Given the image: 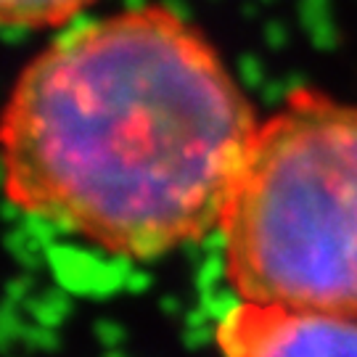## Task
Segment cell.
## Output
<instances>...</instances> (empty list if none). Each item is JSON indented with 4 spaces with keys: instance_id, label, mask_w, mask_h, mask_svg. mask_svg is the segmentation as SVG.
<instances>
[{
    "instance_id": "4",
    "label": "cell",
    "mask_w": 357,
    "mask_h": 357,
    "mask_svg": "<svg viewBox=\"0 0 357 357\" xmlns=\"http://www.w3.org/2000/svg\"><path fill=\"white\" fill-rule=\"evenodd\" d=\"M93 3L96 0H0V16L8 29L32 32L66 24Z\"/></svg>"
},
{
    "instance_id": "3",
    "label": "cell",
    "mask_w": 357,
    "mask_h": 357,
    "mask_svg": "<svg viewBox=\"0 0 357 357\" xmlns=\"http://www.w3.org/2000/svg\"><path fill=\"white\" fill-rule=\"evenodd\" d=\"M217 344L222 357H357V318L238 302Z\"/></svg>"
},
{
    "instance_id": "1",
    "label": "cell",
    "mask_w": 357,
    "mask_h": 357,
    "mask_svg": "<svg viewBox=\"0 0 357 357\" xmlns=\"http://www.w3.org/2000/svg\"><path fill=\"white\" fill-rule=\"evenodd\" d=\"M259 119L215 45L165 6L66 29L3 114L8 202L132 259L220 230Z\"/></svg>"
},
{
    "instance_id": "2",
    "label": "cell",
    "mask_w": 357,
    "mask_h": 357,
    "mask_svg": "<svg viewBox=\"0 0 357 357\" xmlns=\"http://www.w3.org/2000/svg\"><path fill=\"white\" fill-rule=\"evenodd\" d=\"M241 302L357 318V106L299 88L257 125L220 220Z\"/></svg>"
}]
</instances>
